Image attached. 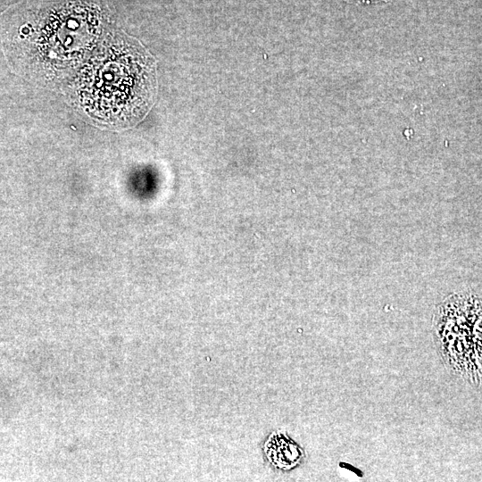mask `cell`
I'll use <instances>...</instances> for the list:
<instances>
[{"mask_svg": "<svg viewBox=\"0 0 482 482\" xmlns=\"http://www.w3.org/2000/svg\"><path fill=\"white\" fill-rule=\"evenodd\" d=\"M361 1L363 3L373 4V3L383 1V0H361Z\"/></svg>", "mask_w": 482, "mask_h": 482, "instance_id": "cell-3", "label": "cell"}, {"mask_svg": "<svg viewBox=\"0 0 482 482\" xmlns=\"http://www.w3.org/2000/svg\"><path fill=\"white\" fill-rule=\"evenodd\" d=\"M432 329L445 368L468 383L482 384V297L448 296L434 312Z\"/></svg>", "mask_w": 482, "mask_h": 482, "instance_id": "cell-2", "label": "cell"}, {"mask_svg": "<svg viewBox=\"0 0 482 482\" xmlns=\"http://www.w3.org/2000/svg\"><path fill=\"white\" fill-rule=\"evenodd\" d=\"M75 96L97 123L114 129L141 120L156 92L155 65L137 41L117 35L108 40L80 70Z\"/></svg>", "mask_w": 482, "mask_h": 482, "instance_id": "cell-1", "label": "cell"}]
</instances>
